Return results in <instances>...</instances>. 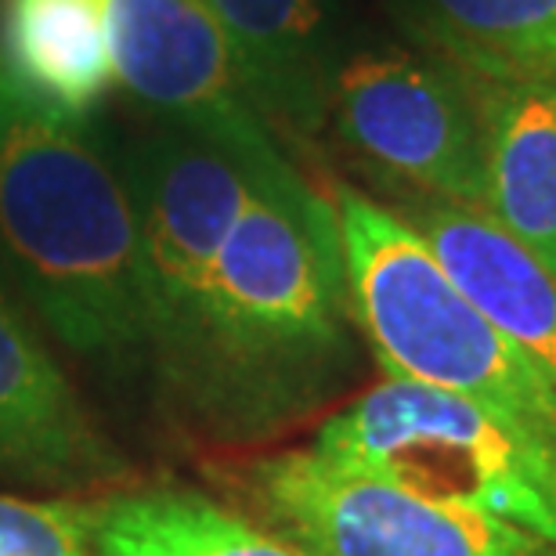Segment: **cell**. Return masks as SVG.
Instances as JSON below:
<instances>
[{"label": "cell", "mask_w": 556, "mask_h": 556, "mask_svg": "<svg viewBox=\"0 0 556 556\" xmlns=\"http://www.w3.org/2000/svg\"><path fill=\"white\" fill-rule=\"evenodd\" d=\"M405 220L556 397V275L484 210L416 199Z\"/></svg>", "instance_id": "cell-10"}, {"label": "cell", "mask_w": 556, "mask_h": 556, "mask_svg": "<svg viewBox=\"0 0 556 556\" xmlns=\"http://www.w3.org/2000/svg\"><path fill=\"white\" fill-rule=\"evenodd\" d=\"M84 514L98 556H304L268 525L188 488H138Z\"/></svg>", "instance_id": "cell-15"}, {"label": "cell", "mask_w": 556, "mask_h": 556, "mask_svg": "<svg viewBox=\"0 0 556 556\" xmlns=\"http://www.w3.org/2000/svg\"><path fill=\"white\" fill-rule=\"evenodd\" d=\"M124 163L138 210L144 369L170 402L192 358L220 247L289 155L282 141L239 144L163 124Z\"/></svg>", "instance_id": "cell-5"}, {"label": "cell", "mask_w": 556, "mask_h": 556, "mask_svg": "<svg viewBox=\"0 0 556 556\" xmlns=\"http://www.w3.org/2000/svg\"><path fill=\"white\" fill-rule=\"evenodd\" d=\"M311 452L556 546V448L466 397L387 376L321 422Z\"/></svg>", "instance_id": "cell-4"}, {"label": "cell", "mask_w": 556, "mask_h": 556, "mask_svg": "<svg viewBox=\"0 0 556 556\" xmlns=\"http://www.w3.org/2000/svg\"><path fill=\"white\" fill-rule=\"evenodd\" d=\"M354 326L391 380L466 397L556 448V397L405 214L332 185Z\"/></svg>", "instance_id": "cell-3"}, {"label": "cell", "mask_w": 556, "mask_h": 556, "mask_svg": "<svg viewBox=\"0 0 556 556\" xmlns=\"http://www.w3.org/2000/svg\"><path fill=\"white\" fill-rule=\"evenodd\" d=\"M0 271L105 372L144 369L138 210L127 163L0 76Z\"/></svg>", "instance_id": "cell-2"}, {"label": "cell", "mask_w": 556, "mask_h": 556, "mask_svg": "<svg viewBox=\"0 0 556 556\" xmlns=\"http://www.w3.org/2000/svg\"><path fill=\"white\" fill-rule=\"evenodd\" d=\"M275 130L315 135L343 65V0H203Z\"/></svg>", "instance_id": "cell-11"}, {"label": "cell", "mask_w": 556, "mask_h": 556, "mask_svg": "<svg viewBox=\"0 0 556 556\" xmlns=\"http://www.w3.org/2000/svg\"><path fill=\"white\" fill-rule=\"evenodd\" d=\"M113 65L116 84L166 127L239 144L278 141L203 0H113Z\"/></svg>", "instance_id": "cell-8"}, {"label": "cell", "mask_w": 556, "mask_h": 556, "mask_svg": "<svg viewBox=\"0 0 556 556\" xmlns=\"http://www.w3.org/2000/svg\"><path fill=\"white\" fill-rule=\"evenodd\" d=\"M433 59L488 84H556V0H391Z\"/></svg>", "instance_id": "cell-14"}, {"label": "cell", "mask_w": 556, "mask_h": 556, "mask_svg": "<svg viewBox=\"0 0 556 556\" xmlns=\"http://www.w3.org/2000/svg\"><path fill=\"white\" fill-rule=\"evenodd\" d=\"M250 495L264 525L304 556H556L506 520L427 503L311 448L261 459Z\"/></svg>", "instance_id": "cell-7"}, {"label": "cell", "mask_w": 556, "mask_h": 556, "mask_svg": "<svg viewBox=\"0 0 556 556\" xmlns=\"http://www.w3.org/2000/svg\"><path fill=\"white\" fill-rule=\"evenodd\" d=\"M326 119L343 149L416 199L484 210L488 80L427 51L348 54Z\"/></svg>", "instance_id": "cell-6"}, {"label": "cell", "mask_w": 556, "mask_h": 556, "mask_svg": "<svg viewBox=\"0 0 556 556\" xmlns=\"http://www.w3.org/2000/svg\"><path fill=\"white\" fill-rule=\"evenodd\" d=\"M354 329L337 210L289 160L220 247L170 408L225 438L268 433L348 380Z\"/></svg>", "instance_id": "cell-1"}, {"label": "cell", "mask_w": 556, "mask_h": 556, "mask_svg": "<svg viewBox=\"0 0 556 556\" xmlns=\"http://www.w3.org/2000/svg\"><path fill=\"white\" fill-rule=\"evenodd\" d=\"M124 459L0 271V477L40 492L113 484Z\"/></svg>", "instance_id": "cell-9"}, {"label": "cell", "mask_w": 556, "mask_h": 556, "mask_svg": "<svg viewBox=\"0 0 556 556\" xmlns=\"http://www.w3.org/2000/svg\"><path fill=\"white\" fill-rule=\"evenodd\" d=\"M0 76L54 116L87 119L116 87L113 0H4Z\"/></svg>", "instance_id": "cell-12"}, {"label": "cell", "mask_w": 556, "mask_h": 556, "mask_svg": "<svg viewBox=\"0 0 556 556\" xmlns=\"http://www.w3.org/2000/svg\"><path fill=\"white\" fill-rule=\"evenodd\" d=\"M484 214L556 275V84H488Z\"/></svg>", "instance_id": "cell-13"}, {"label": "cell", "mask_w": 556, "mask_h": 556, "mask_svg": "<svg viewBox=\"0 0 556 556\" xmlns=\"http://www.w3.org/2000/svg\"><path fill=\"white\" fill-rule=\"evenodd\" d=\"M0 556H98V549L84 509L0 495Z\"/></svg>", "instance_id": "cell-16"}]
</instances>
